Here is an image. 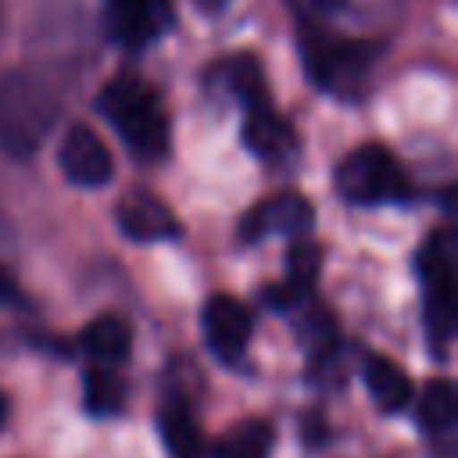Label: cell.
<instances>
[{
  "label": "cell",
  "mask_w": 458,
  "mask_h": 458,
  "mask_svg": "<svg viewBox=\"0 0 458 458\" xmlns=\"http://www.w3.org/2000/svg\"><path fill=\"white\" fill-rule=\"evenodd\" d=\"M100 114L114 125L136 157H161L168 150V114L161 97L136 75H118L100 93Z\"/></svg>",
  "instance_id": "cell-2"
},
{
  "label": "cell",
  "mask_w": 458,
  "mask_h": 458,
  "mask_svg": "<svg viewBox=\"0 0 458 458\" xmlns=\"http://www.w3.org/2000/svg\"><path fill=\"white\" fill-rule=\"evenodd\" d=\"M82 347L100 365L125 361L129 351H132V329H129V322L122 315H100L82 329Z\"/></svg>",
  "instance_id": "cell-13"
},
{
  "label": "cell",
  "mask_w": 458,
  "mask_h": 458,
  "mask_svg": "<svg viewBox=\"0 0 458 458\" xmlns=\"http://www.w3.org/2000/svg\"><path fill=\"white\" fill-rule=\"evenodd\" d=\"M250 333H254V315L243 301L229 293H215L204 304V336L222 361H236L247 351Z\"/></svg>",
  "instance_id": "cell-7"
},
{
  "label": "cell",
  "mask_w": 458,
  "mask_h": 458,
  "mask_svg": "<svg viewBox=\"0 0 458 458\" xmlns=\"http://www.w3.org/2000/svg\"><path fill=\"white\" fill-rule=\"evenodd\" d=\"M225 86L229 93L240 100L243 107V140L247 147L265 157V161H279L293 150V129L276 114L272 107V97L265 89V75H261V64L254 57H233L225 68Z\"/></svg>",
  "instance_id": "cell-3"
},
{
  "label": "cell",
  "mask_w": 458,
  "mask_h": 458,
  "mask_svg": "<svg viewBox=\"0 0 458 458\" xmlns=\"http://www.w3.org/2000/svg\"><path fill=\"white\" fill-rule=\"evenodd\" d=\"M311 222H315V211L301 193H279L243 218V240H261L272 233L301 236L304 229H311Z\"/></svg>",
  "instance_id": "cell-9"
},
{
  "label": "cell",
  "mask_w": 458,
  "mask_h": 458,
  "mask_svg": "<svg viewBox=\"0 0 458 458\" xmlns=\"http://www.w3.org/2000/svg\"><path fill=\"white\" fill-rule=\"evenodd\" d=\"M118 225L129 240L154 243V240H172L179 233L175 215L154 197V193H129L118 204Z\"/></svg>",
  "instance_id": "cell-10"
},
{
  "label": "cell",
  "mask_w": 458,
  "mask_h": 458,
  "mask_svg": "<svg viewBox=\"0 0 458 458\" xmlns=\"http://www.w3.org/2000/svg\"><path fill=\"white\" fill-rule=\"evenodd\" d=\"M4 422H7V397L0 394V429H4Z\"/></svg>",
  "instance_id": "cell-20"
},
{
  "label": "cell",
  "mask_w": 458,
  "mask_h": 458,
  "mask_svg": "<svg viewBox=\"0 0 458 458\" xmlns=\"http://www.w3.org/2000/svg\"><path fill=\"white\" fill-rule=\"evenodd\" d=\"M272 440H276V433L265 419H243L218 437L215 458H268Z\"/></svg>",
  "instance_id": "cell-14"
},
{
  "label": "cell",
  "mask_w": 458,
  "mask_h": 458,
  "mask_svg": "<svg viewBox=\"0 0 458 458\" xmlns=\"http://www.w3.org/2000/svg\"><path fill=\"white\" fill-rule=\"evenodd\" d=\"M315 276H318V250L311 243H297L286 258V283L276 286L268 297L276 308H286V304H297L308 297V290L315 286Z\"/></svg>",
  "instance_id": "cell-16"
},
{
  "label": "cell",
  "mask_w": 458,
  "mask_h": 458,
  "mask_svg": "<svg viewBox=\"0 0 458 458\" xmlns=\"http://www.w3.org/2000/svg\"><path fill=\"white\" fill-rule=\"evenodd\" d=\"M365 386H369V397L383 408V411H401L408 401H411V383H408V372L401 365H394L386 354H369L365 358Z\"/></svg>",
  "instance_id": "cell-12"
},
{
  "label": "cell",
  "mask_w": 458,
  "mask_h": 458,
  "mask_svg": "<svg viewBox=\"0 0 458 458\" xmlns=\"http://www.w3.org/2000/svg\"><path fill=\"white\" fill-rule=\"evenodd\" d=\"M454 422H458L454 386L447 379H429L419 397V429H426L429 437H447Z\"/></svg>",
  "instance_id": "cell-15"
},
{
  "label": "cell",
  "mask_w": 458,
  "mask_h": 458,
  "mask_svg": "<svg viewBox=\"0 0 458 458\" xmlns=\"http://www.w3.org/2000/svg\"><path fill=\"white\" fill-rule=\"evenodd\" d=\"M82 401H86V408L93 415H114V411H122V404H125V383H122V376L114 369H107V365H93L86 372V379H82Z\"/></svg>",
  "instance_id": "cell-17"
},
{
  "label": "cell",
  "mask_w": 458,
  "mask_h": 458,
  "mask_svg": "<svg viewBox=\"0 0 458 458\" xmlns=\"http://www.w3.org/2000/svg\"><path fill=\"white\" fill-rule=\"evenodd\" d=\"M61 172L72 186H82V190H97V186H107L111 175H114V161H111V150L107 143L89 129V125H72L61 140Z\"/></svg>",
  "instance_id": "cell-6"
},
{
  "label": "cell",
  "mask_w": 458,
  "mask_h": 458,
  "mask_svg": "<svg viewBox=\"0 0 458 458\" xmlns=\"http://www.w3.org/2000/svg\"><path fill=\"white\" fill-rule=\"evenodd\" d=\"M104 18L118 43L140 47L168 29L172 0H104Z\"/></svg>",
  "instance_id": "cell-8"
},
{
  "label": "cell",
  "mask_w": 458,
  "mask_h": 458,
  "mask_svg": "<svg viewBox=\"0 0 458 458\" xmlns=\"http://www.w3.org/2000/svg\"><path fill=\"white\" fill-rule=\"evenodd\" d=\"M7 297H18V290H14L11 276H7V272H0V301H7Z\"/></svg>",
  "instance_id": "cell-18"
},
{
  "label": "cell",
  "mask_w": 458,
  "mask_h": 458,
  "mask_svg": "<svg viewBox=\"0 0 458 458\" xmlns=\"http://www.w3.org/2000/svg\"><path fill=\"white\" fill-rule=\"evenodd\" d=\"M419 279H422V318L426 336L437 354L447 351L454 326V250L447 233H433L419 250Z\"/></svg>",
  "instance_id": "cell-5"
},
{
  "label": "cell",
  "mask_w": 458,
  "mask_h": 458,
  "mask_svg": "<svg viewBox=\"0 0 458 458\" xmlns=\"http://www.w3.org/2000/svg\"><path fill=\"white\" fill-rule=\"evenodd\" d=\"M0 21H4V11H0Z\"/></svg>",
  "instance_id": "cell-21"
},
{
  "label": "cell",
  "mask_w": 458,
  "mask_h": 458,
  "mask_svg": "<svg viewBox=\"0 0 458 458\" xmlns=\"http://www.w3.org/2000/svg\"><path fill=\"white\" fill-rule=\"evenodd\" d=\"M57 118V93L47 79L11 68L0 75V150L29 157L47 140Z\"/></svg>",
  "instance_id": "cell-1"
},
{
  "label": "cell",
  "mask_w": 458,
  "mask_h": 458,
  "mask_svg": "<svg viewBox=\"0 0 458 458\" xmlns=\"http://www.w3.org/2000/svg\"><path fill=\"white\" fill-rule=\"evenodd\" d=\"M157 429H161V440H165V447H168L172 458H200L204 454V433H200L190 404L179 394H172L161 404Z\"/></svg>",
  "instance_id": "cell-11"
},
{
  "label": "cell",
  "mask_w": 458,
  "mask_h": 458,
  "mask_svg": "<svg viewBox=\"0 0 458 458\" xmlns=\"http://www.w3.org/2000/svg\"><path fill=\"white\" fill-rule=\"evenodd\" d=\"M336 193L351 204H386L404 200L411 186L401 161L386 147L361 143L336 165Z\"/></svg>",
  "instance_id": "cell-4"
},
{
  "label": "cell",
  "mask_w": 458,
  "mask_h": 458,
  "mask_svg": "<svg viewBox=\"0 0 458 458\" xmlns=\"http://www.w3.org/2000/svg\"><path fill=\"white\" fill-rule=\"evenodd\" d=\"M225 4H229V0H197V7H200V11H208V14H218Z\"/></svg>",
  "instance_id": "cell-19"
}]
</instances>
